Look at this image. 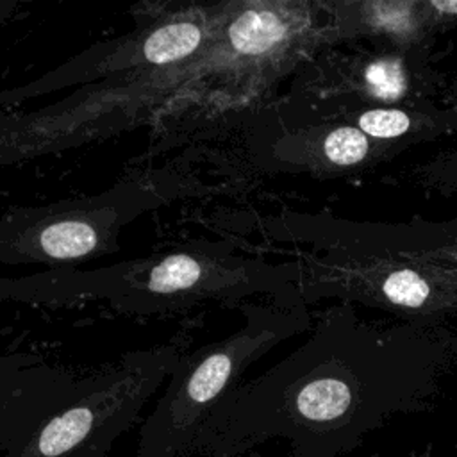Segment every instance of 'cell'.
<instances>
[{
    "instance_id": "cell-1",
    "label": "cell",
    "mask_w": 457,
    "mask_h": 457,
    "mask_svg": "<svg viewBox=\"0 0 457 457\" xmlns=\"http://www.w3.org/2000/svg\"><path fill=\"white\" fill-rule=\"evenodd\" d=\"M266 275L228 243L198 241L95 270L0 277V302L62 305L95 300L136 316L170 314L200 302L239 300L266 287Z\"/></svg>"
},
{
    "instance_id": "cell-2",
    "label": "cell",
    "mask_w": 457,
    "mask_h": 457,
    "mask_svg": "<svg viewBox=\"0 0 457 457\" xmlns=\"http://www.w3.org/2000/svg\"><path fill=\"white\" fill-rule=\"evenodd\" d=\"M212 189L193 173L155 168L96 195L11 207L0 214V264L61 270L112 255L120 250L121 230L139 216Z\"/></svg>"
},
{
    "instance_id": "cell-3",
    "label": "cell",
    "mask_w": 457,
    "mask_h": 457,
    "mask_svg": "<svg viewBox=\"0 0 457 457\" xmlns=\"http://www.w3.org/2000/svg\"><path fill=\"white\" fill-rule=\"evenodd\" d=\"M107 79L34 112L0 118V168L66 150L150 121L173 105L195 77V61Z\"/></svg>"
},
{
    "instance_id": "cell-4",
    "label": "cell",
    "mask_w": 457,
    "mask_h": 457,
    "mask_svg": "<svg viewBox=\"0 0 457 457\" xmlns=\"http://www.w3.org/2000/svg\"><path fill=\"white\" fill-rule=\"evenodd\" d=\"M180 353L175 345L136 350L98 373L77 378L71 398L23 445L0 457H109L162 389Z\"/></svg>"
},
{
    "instance_id": "cell-5",
    "label": "cell",
    "mask_w": 457,
    "mask_h": 457,
    "mask_svg": "<svg viewBox=\"0 0 457 457\" xmlns=\"http://www.w3.org/2000/svg\"><path fill=\"white\" fill-rule=\"evenodd\" d=\"M221 2L141 4L134 11L136 27L118 37L100 41L39 79L0 91V109L70 87L107 79L152 73L180 66L207 46Z\"/></svg>"
},
{
    "instance_id": "cell-6",
    "label": "cell",
    "mask_w": 457,
    "mask_h": 457,
    "mask_svg": "<svg viewBox=\"0 0 457 457\" xmlns=\"http://www.w3.org/2000/svg\"><path fill=\"white\" fill-rule=\"evenodd\" d=\"M234 334L180 353L161 395L143 420L136 457H186L209 414L241 384L246 368L278 337L271 312L245 307Z\"/></svg>"
},
{
    "instance_id": "cell-7",
    "label": "cell",
    "mask_w": 457,
    "mask_h": 457,
    "mask_svg": "<svg viewBox=\"0 0 457 457\" xmlns=\"http://www.w3.org/2000/svg\"><path fill=\"white\" fill-rule=\"evenodd\" d=\"M368 152V141L359 129L341 127L325 139V155L341 166L359 162Z\"/></svg>"
},
{
    "instance_id": "cell-8",
    "label": "cell",
    "mask_w": 457,
    "mask_h": 457,
    "mask_svg": "<svg viewBox=\"0 0 457 457\" xmlns=\"http://www.w3.org/2000/svg\"><path fill=\"white\" fill-rule=\"evenodd\" d=\"M366 82L375 96L395 100L405 91V77L396 59H378L366 68Z\"/></svg>"
},
{
    "instance_id": "cell-9",
    "label": "cell",
    "mask_w": 457,
    "mask_h": 457,
    "mask_svg": "<svg viewBox=\"0 0 457 457\" xmlns=\"http://www.w3.org/2000/svg\"><path fill=\"white\" fill-rule=\"evenodd\" d=\"M384 293L395 303L418 307L428 296L427 282L414 271H396L384 282Z\"/></svg>"
},
{
    "instance_id": "cell-10",
    "label": "cell",
    "mask_w": 457,
    "mask_h": 457,
    "mask_svg": "<svg viewBox=\"0 0 457 457\" xmlns=\"http://www.w3.org/2000/svg\"><path fill=\"white\" fill-rule=\"evenodd\" d=\"M411 121L409 116L402 111L391 109H375L368 111L359 118V127L362 132L375 137H395L407 132Z\"/></svg>"
},
{
    "instance_id": "cell-11",
    "label": "cell",
    "mask_w": 457,
    "mask_h": 457,
    "mask_svg": "<svg viewBox=\"0 0 457 457\" xmlns=\"http://www.w3.org/2000/svg\"><path fill=\"white\" fill-rule=\"evenodd\" d=\"M20 7V0H0V27L11 20L14 11Z\"/></svg>"
},
{
    "instance_id": "cell-12",
    "label": "cell",
    "mask_w": 457,
    "mask_h": 457,
    "mask_svg": "<svg viewBox=\"0 0 457 457\" xmlns=\"http://www.w3.org/2000/svg\"><path fill=\"white\" fill-rule=\"evenodd\" d=\"M432 5L443 12L457 14V2H432Z\"/></svg>"
}]
</instances>
